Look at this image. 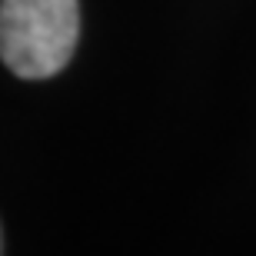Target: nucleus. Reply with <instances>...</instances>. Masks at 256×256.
I'll return each instance as SVG.
<instances>
[{
    "mask_svg": "<svg viewBox=\"0 0 256 256\" xmlns=\"http://www.w3.org/2000/svg\"><path fill=\"white\" fill-rule=\"evenodd\" d=\"M76 0H0V60L24 80H47L74 57Z\"/></svg>",
    "mask_w": 256,
    "mask_h": 256,
    "instance_id": "nucleus-1",
    "label": "nucleus"
},
{
    "mask_svg": "<svg viewBox=\"0 0 256 256\" xmlns=\"http://www.w3.org/2000/svg\"><path fill=\"white\" fill-rule=\"evenodd\" d=\"M0 250H4V243H0Z\"/></svg>",
    "mask_w": 256,
    "mask_h": 256,
    "instance_id": "nucleus-2",
    "label": "nucleus"
}]
</instances>
